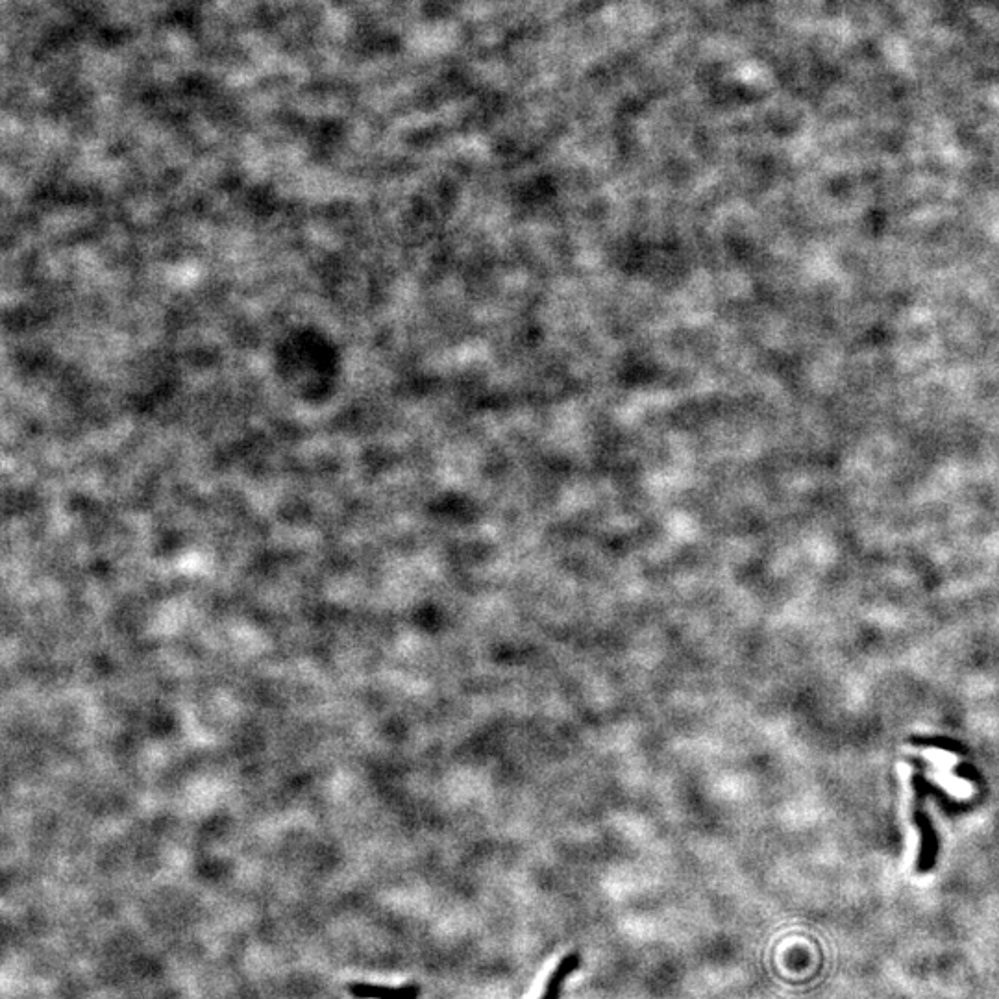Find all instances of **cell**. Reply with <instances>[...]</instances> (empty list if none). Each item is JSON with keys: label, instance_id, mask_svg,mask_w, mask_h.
Segmentation results:
<instances>
[{"label": "cell", "instance_id": "2", "mask_svg": "<svg viewBox=\"0 0 999 999\" xmlns=\"http://www.w3.org/2000/svg\"><path fill=\"white\" fill-rule=\"evenodd\" d=\"M581 955L580 953H568L565 955L559 964L555 966L554 972L548 977L546 985H544L543 996L539 999H559L561 998V990H563V985L567 981L568 975L572 972H576L580 968Z\"/></svg>", "mask_w": 999, "mask_h": 999}, {"label": "cell", "instance_id": "1", "mask_svg": "<svg viewBox=\"0 0 999 999\" xmlns=\"http://www.w3.org/2000/svg\"><path fill=\"white\" fill-rule=\"evenodd\" d=\"M348 994L356 999H419L420 987L415 983H409L404 987H385V985H372V983H350Z\"/></svg>", "mask_w": 999, "mask_h": 999}]
</instances>
